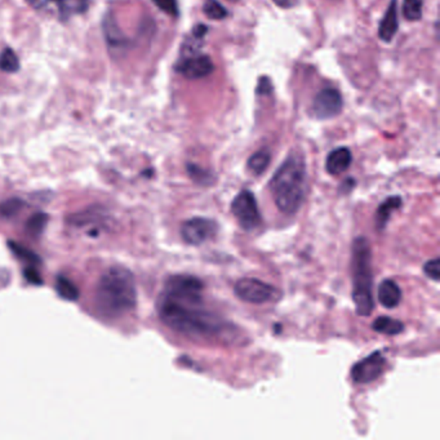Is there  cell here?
Returning <instances> with one entry per match:
<instances>
[{
	"mask_svg": "<svg viewBox=\"0 0 440 440\" xmlns=\"http://www.w3.org/2000/svg\"><path fill=\"white\" fill-rule=\"evenodd\" d=\"M423 272H425V275H426L427 278L432 279L434 282H438L440 275L439 259L437 257V259L427 261V262L423 265Z\"/></svg>",
	"mask_w": 440,
	"mask_h": 440,
	"instance_id": "26",
	"label": "cell"
},
{
	"mask_svg": "<svg viewBox=\"0 0 440 440\" xmlns=\"http://www.w3.org/2000/svg\"><path fill=\"white\" fill-rule=\"evenodd\" d=\"M270 191L279 211L295 215L302 206L306 195V165L296 154L287 159L270 181Z\"/></svg>",
	"mask_w": 440,
	"mask_h": 440,
	"instance_id": "3",
	"label": "cell"
},
{
	"mask_svg": "<svg viewBox=\"0 0 440 440\" xmlns=\"http://www.w3.org/2000/svg\"><path fill=\"white\" fill-rule=\"evenodd\" d=\"M271 92H272V84H271L269 78H261L259 87H257V93L259 95H270Z\"/></svg>",
	"mask_w": 440,
	"mask_h": 440,
	"instance_id": "28",
	"label": "cell"
},
{
	"mask_svg": "<svg viewBox=\"0 0 440 440\" xmlns=\"http://www.w3.org/2000/svg\"><path fill=\"white\" fill-rule=\"evenodd\" d=\"M351 162L352 154L350 149L345 146L337 147L328 154L325 161V170L332 176H339L350 168Z\"/></svg>",
	"mask_w": 440,
	"mask_h": 440,
	"instance_id": "11",
	"label": "cell"
},
{
	"mask_svg": "<svg viewBox=\"0 0 440 440\" xmlns=\"http://www.w3.org/2000/svg\"><path fill=\"white\" fill-rule=\"evenodd\" d=\"M229 1H239V0H229Z\"/></svg>",
	"mask_w": 440,
	"mask_h": 440,
	"instance_id": "33",
	"label": "cell"
},
{
	"mask_svg": "<svg viewBox=\"0 0 440 440\" xmlns=\"http://www.w3.org/2000/svg\"><path fill=\"white\" fill-rule=\"evenodd\" d=\"M56 291L58 296L67 301H75L79 297V291L76 286L70 279L65 278V277H58L56 280Z\"/></svg>",
	"mask_w": 440,
	"mask_h": 440,
	"instance_id": "19",
	"label": "cell"
},
{
	"mask_svg": "<svg viewBox=\"0 0 440 440\" xmlns=\"http://www.w3.org/2000/svg\"><path fill=\"white\" fill-rule=\"evenodd\" d=\"M234 292L243 302L252 305L275 302L283 295L278 288L256 278L239 279L234 286Z\"/></svg>",
	"mask_w": 440,
	"mask_h": 440,
	"instance_id": "5",
	"label": "cell"
},
{
	"mask_svg": "<svg viewBox=\"0 0 440 440\" xmlns=\"http://www.w3.org/2000/svg\"><path fill=\"white\" fill-rule=\"evenodd\" d=\"M280 8H291L296 4V0H272Z\"/></svg>",
	"mask_w": 440,
	"mask_h": 440,
	"instance_id": "31",
	"label": "cell"
},
{
	"mask_svg": "<svg viewBox=\"0 0 440 440\" xmlns=\"http://www.w3.org/2000/svg\"><path fill=\"white\" fill-rule=\"evenodd\" d=\"M28 4H31V6H35L36 3L39 1V0H26Z\"/></svg>",
	"mask_w": 440,
	"mask_h": 440,
	"instance_id": "32",
	"label": "cell"
},
{
	"mask_svg": "<svg viewBox=\"0 0 440 440\" xmlns=\"http://www.w3.org/2000/svg\"><path fill=\"white\" fill-rule=\"evenodd\" d=\"M378 302L385 309H396L402 301V289L393 279H385L378 286Z\"/></svg>",
	"mask_w": 440,
	"mask_h": 440,
	"instance_id": "13",
	"label": "cell"
},
{
	"mask_svg": "<svg viewBox=\"0 0 440 440\" xmlns=\"http://www.w3.org/2000/svg\"><path fill=\"white\" fill-rule=\"evenodd\" d=\"M45 222H47V216L43 213H38L35 216L30 217L26 225L27 231L33 236H38L43 231Z\"/></svg>",
	"mask_w": 440,
	"mask_h": 440,
	"instance_id": "23",
	"label": "cell"
},
{
	"mask_svg": "<svg viewBox=\"0 0 440 440\" xmlns=\"http://www.w3.org/2000/svg\"><path fill=\"white\" fill-rule=\"evenodd\" d=\"M207 26H204V25H198V26H195V28L193 30V36H194V38H197V39H202L203 36L207 34Z\"/></svg>",
	"mask_w": 440,
	"mask_h": 440,
	"instance_id": "30",
	"label": "cell"
},
{
	"mask_svg": "<svg viewBox=\"0 0 440 440\" xmlns=\"http://www.w3.org/2000/svg\"><path fill=\"white\" fill-rule=\"evenodd\" d=\"M186 171H188L190 179L200 186H211L215 184V174L208 170H204L198 164L189 163L186 165Z\"/></svg>",
	"mask_w": 440,
	"mask_h": 440,
	"instance_id": "18",
	"label": "cell"
},
{
	"mask_svg": "<svg viewBox=\"0 0 440 440\" xmlns=\"http://www.w3.org/2000/svg\"><path fill=\"white\" fill-rule=\"evenodd\" d=\"M203 12L209 19H215V21H221L227 16V10L217 0H206L203 6Z\"/></svg>",
	"mask_w": 440,
	"mask_h": 440,
	"instance_id": "22",
	"label": "cell"
},
{
	"mask_svg": "<svg viewBox=\"0 0 440 440\" xmlns=\"http://www.w3.org/2000/svg\"><path fill=\"white\" fill-rule=\"evenodd\" d=\"M386 358L381 350L373 351L351 368V378L357 384H370L382 376L386 369Z\"/></svg>",
	"mask_w": 440,
	"mask_h": 440,
	"instance_id": "7",
	"label": "cell"
},
{
	"mask_svg": "<svg viewBox=\"0 0 440 440\" xmlns=\"http://www.w3.org/2000/svg\"><path fill=\"white\" fill-rule=\"evenodd\" d=\"M351 271H352V301L355 311L359 316H369L375 309V298L372 293V254L369 242L359 236L352 242L351 248Z\"/></svg>",
	"mask_w": 440,
	"mask_h": 440,
	"instance_id": "4",
	"label": "cell"
},
{
	"mask_svg": "<svg viewBox=\"0 0 440 440\" xmlns=\"http://www.w3.org/2000/svg\"><path fill=\"white\" fill-rule=\"evenodd\" d=\"M153 3L164 13H167L168 16L179 17L180 8H179L177 0H153Z\"/></svg>",
	"mask_w": 440,
	"mask_h": 440,
	"instance_id": "25",
	"label": "cell"
},
{
	"mask_svg": "<svg viewBox=\"0 0 440 440\" xmlns=\"http://www.w3.org/2000/svg\"><path fill=\"white\" fill-rule=\"evenodd\" d=\"M95 304L106 318H120L131 313L137 305V288L133 274L122 266L106 270L99 278Z\"/></svg>",
	"mask_w": 440,
	"mask_h": 440,
	"instance_id": "2",
	"label": "cell"
},
{
	"mask_svg": "<svg viewBox=\"0 0 440 440\" xmlns=\"http://www.w3.org/2000/svg\"><path fill=\"white\" fill-rule=\"evenodd\" d=\"M203 289V282L194 275H172L158 300L159 318L168 328L186 337L224 339L233 332L234 325L204 307Z\"/></svg>",
	"mask_w": 440,
	"mask_h": 440,
	"instance_id": "1",
	"label": "cell"
},
{
	"mask_svg": "<svg viewBox=\"0 0 440 440\" xmlns=\"http://www.w3.org/2000/svg\"><path fill=\"white\" fill-rule=\"evenodd\" d=\"M25 278H26L31 284H40V283H42L40 275H39V272H38L34 268L25 269Z\"/></svg>",
	"mask_w": 440,
	"mask_h": 440,
	"instance_id": "29",
	"label": "cell"
},
{
	"mask_svg": "<svg viewBox=\"0 0 440 440\" xmlns=\"http://www.w3.org/2000/svg\"><path fill=\"white\" fill-rule=\"evenodd\" d=\"M22 207V203L21 200L18 199H10L4 202L1 206H0V215L1 216L10 217L12 215H16L18 211Z\"/></svg>",
	"mask_w": 440,
	"mask_h": 440,
	"instance_id": "27",
	"label": "cell"
},
{
	"mask_svg": "<svg viewBox=\"0 0 440 440\" xmlns=\"http://www.w3.org/2000/svg\"><path fill=\"white\" fill-rule=\"evenodd\" d=\"M271 162V154L269 150L262 149L260 152L251 155V158L247 162V168L254 176H261L263 172L268 170Z\"/></svg>",
	"mask_w": 440,
	"mask_h": 440,
	"instance_id": "17",
	"label": "cell"
},
{
	"mask_svg": "<svg viewBox=\"0 0 440 440\" xmlns=\"http://www.w3.org/2000/svg\"><path fill=\"white\" fill-rule=\"evenodd\" d=\"M423 0H403V15L408 21H418L423 17Z\"/></svg>",
	"mask_w": 440,
	"mask_h": 440,
	"instance_id": "21",
	"label": "cell"
},
{
	"mask_svg": "<svg viewBox=\"0 0 440 440\" xmlns=\"http://www.w3.org/2000/svg\"><path fill=\"white\" fill-rule=\"evenodd\" d=\"M399 19H398V4L396 0H391L386 9V13L381 19L378 27V36L382 42L390 43L398 33Z\"/></svg>",
	"mask_w": 440,
	"mask_h": 440,
	"instance_id": "12",
	"label": "cell"
},
{
	"mask_svg": "<svg viewBox=\"0 0 440 440\" xmlns=\"http://www.w3.org/2000/svg\"><path fill=\"white\" fill-rule=\"evenodd\" d=\"M177 72L181 75H184L188 79H202L206 78L209 74L215 70V66L212 60L206 56V54H200V56H190L184 58L182 61L177 65Z\"/></svg>",
	"mask_w": 440,
	"mask_h": 440,
	"instance_id": "10",
	"label": "cell"
},
{
	"mask_svg": "<svg viewBox=\"0 0 440 440\" xmlns=\"http://www.w3.org/2000/svg\"><path fill=\"white\" fill-rule=\"evenodd\" d=\"M231 213L245 231H252L262 224L257 199L250 190H242L231 202Z\"/></svg>",
	"mask_w": 440,
	"mask_h": 440,
	"instance_id": "6",
	"label": "cell"
},
{
	"mask_svg": "<svg viewBox=\"0 0 440 440\" xmlns=\"http://www.w3.org/2000/svg\"><path fill=\"white\" fill-rule=\"evenodd\" d=\"M372 329L381 334L396 336L405 331V324L390 316H380L372 324Z\"/></svg>",
	"mask_w": 440,
	"mask_h": 440,
	"instance_id": "16",
	"label": "cell"
},
{
	"mask_svg": "<svg viewBox=\"0 0 440 440\" xmlns=\"http://www.w3.org/2000/svg\"><path fill=\"white\" fill-rule=\"evenodd\" d=\"M45 4H56L61 17L66 19L72 15L84 13L88 9L90 1L88 0H45Z\"/></svg>",
	"mask_w": 440,
	"mask_h": 440,
	"instance_id": "15",
	"label": "cell"
},
{
	"mask_svg": "<svg viewBox=\"0 0 440 440\" xmlns=\"http://www.w3.org/2000/svg\"><path fill=\"white\" fill-rule=\"evenodd\" d=\"M218 225L206 217H193L181 225V236L189 245H202L216 235Z\"/></svg>",
	"mask_w": 440,
	"mask_h": 440,
	"instance_id": "8",
	"label": "cell"
},
{
	"mask_svg": "<svg viewBox=\"0 0 440 440\" xmlns=\"http://www.w3.org/2000/svg\"><path fill=\"white\" fill-rule=\"evenodd\" d=\"M342 106L341 93L334 88H324L315 96L311 111L316 119L325 120L337 117L341 113Z\"/></svg>",
	"mask_w": 440,
	"mask_h": 440,
	"instance_id": "9",
	"label": "cell"
},
{
	"mask_svg": "<svg viewBox=\"0 0 440 440\" xmlns=\"http://www.w3.org/2000/svg\"><path fill=\"white\" fill-rule=\"evenodd\" d=\"M0 70L8 74L19 70V60L12 48H6L0 52Z\"/></svg>",
	"mask_w": 440,
	"mask_h": 440,
	"instance_id": "20",
	"label": "cell"
},
{
	"mask_svg": "<svg viewBox=\"0 0 440 440\" xmlns=\"http://www.w3.org/2000/svg\"><path fill=\"white\" fill-rule=\"evenodd\" d=\"M9 247H10V250L15 252V254H16L17 257H19L21 260L28 262V263H33V265H35V263L39 262V259L36 257V254L34 252L28 251L25 247L18 245L17 243L9 242Z\"/></svg>",
	"mask_w": 440,
	"mask_h": 440,
	"instance_id": "24",
	"label": "cell"
},
{
	"mask_svg": "<svg viewBox=\"0 0 440 440\" xmlns=\"http://www.w3.org/2000/svg\"><path fill=\"white\" fill-rule=\"evenodd\" d=\"M402 207V198L399 195H393L385 199L376 211L375 224L378 231H382L386 227L393 212Z\"/></svg>",
	"mask_w": 440,
	"mask_h": 440,
	"instance_id": "14",
	"label": "cell"
}]
</instances>
